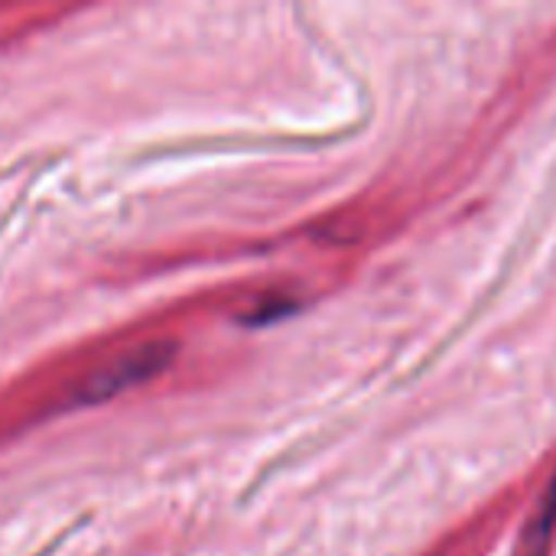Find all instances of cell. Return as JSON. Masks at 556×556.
<instances>
[{
  "mask_svg": "<svg viewBox=\"0 0 556 556\" xmlns=\"http://www.w3.org/2000/svg\"><path fill=\"white\" fill-rule=\"evenodd\" d=\"M556 531V472L544 492V502L528 528V541H525V556H544L547 554V544Z\"/></svg>",
  "mask_w": 556,
  "mask_h": 556,
  "instance_id": "2",
  "label": "cell"
},
{
  "mask_svg": "<svg viewBox=\"0 0 556 556\" xmlns=\"http://www.w3.org/2000/svg\"><path fill=\"white\" fill-rule=\"evenodd\" d=\"M176 355V345L173 342H143V345H134L127 352H121L117 358L104 362L101 368H94L75 391V401L78 404H101V401H111L117 394H124L127 388H137L150 378H156L169 358Z\"/></svg>",
  "mask_w": 556,
  "mask_h": 556,
  "instance_id": "1",
  "label": "cell"
}]
</instances>
